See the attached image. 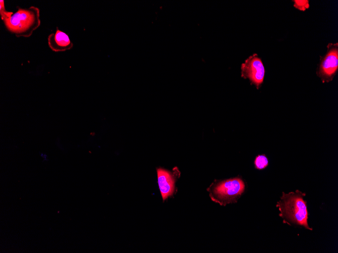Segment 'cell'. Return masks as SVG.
Here are the masks:
<instances>
[{
	"instance_id": "obj_1",
	"label": "cell",
	"mask_w": 338,
	"mask_h": 253,
	"mask_svg": "<svg viewBox=\"0 0 338 253\" xmlns=\"http://www.w3.org/2000/svg\"><path fill=\"white\" fill-rule=\"evenodd\" d=\"M304 195L299 190L287 194L283 192L277 207L284 223L297 224L312 230L308 224V211L306 202L303 199Z\"/></svg>"
},
{
	"instance_id": "obj_2",
	"label": "cell",
	"mask_w": 338,
	"mask_h": 253,
	"mask_svg": "<svg viewBox=\"0 0 338 253\" xmlns=\"http://www.w3.org/2000/svg\"><path fill=\"white\" fill-rule=\"evenodd\" d=\"M8 31L16 37H30L40 25V11L35 6L27 9L17 7V11L3 20Z\"/></svg>"
},
{
	"instance_id": "obj_3",
	"label": "cell",
	"mask_w": 338,
	"mask_h": 253,
	"mask_svg": "<svg viewBox=\"0 0 338 253\" xmlns=\"http://www.w3.org/2000/svg\"><path fill=\"white\" fill-rule=\"evenodd\" d=\"M338 69V43H329L327 51L320 57L317 74L323 82L331 81Z\"/></svg>"
},
{
	"instance_id": "obj_4",
	"label": "cell",
	"mask_w": 338,
	"mask_h": 253,
	"mask_svg": "<svg viewBox=\"0 0 338 253\" xmlns=\"http://www.w3.org/2000/svg\"><path fill=\"white\" fill-rule=\"evenodd\" d=\"M241 77L248 78L257 88L263 82L265 68L262 60L257 54H254L246 59L241 66Z\"/></svg>"
},
{
	"instance_id": "obj_5",
	"label": "cell",
	"mask_w": 338,
	"mask_h": 253,
	"mask_svg": "<svg viewBox=\"0 0 338 253\" xmlns=\"http://www.w3.org/2000/svg\"><path fill=\"white\" fill-rule=\"evenodd\" d=\"M244 187L243 181L239 178H235L219 183L215 186L213 192L219 199L229 203L240 195L243 192Z\"/></svg>"
},
{
	"instance_id": "obj_6",
	"label": "cell",
	"mask_w": 338,
	"mask_h": 253,
	"mask_svg": "<svg viewBox=\"0 0 338 253\" xmlns=\"http://www.w3.org/2000/svg\"><path fill=\"white\" fill-rule=\"evenodd\" d=\"M50 48L54 52H61L69 50L73 47V43L68 35L57 27L56 32L51 33L48 37Z\"/></svg>"
},
{
	"instance_id": "obj_7",
	"label": "cell",
	"mask_w": 338,
	"mask_h": 253,
	"mask_svg": "<svg viewBox=\"0 0 338 253\" xmlns=\"http://www.w3.org/2000/svg\"><path fill=\"white\" fill-rule=\"evenodd\" d=\"M158 183L163 200L172 195L174 191V180L171 174L166 170L159 168L157 170Z\"/></svg>"
},
{
	"instance_id": "obj_8",
	"label": "cell",
	"mask_w": 338,
	"mask_h": 253,
	"mask_svg": "<svg viewBox=\"0 0 338 253\" xmlns=\"http://www.w3.org/2000/svg\"><path fill=\"white\" fill-rule=\"evenodd\" d=\"M255 164L257 169H264L266 167L268 164V159L264 155H259L256 158Z\"/></svg>"
},
{
	"instance_id": "obj_9",
	"label": "cell",
	"mask_w": 338,
	"mask_h": 253,
	"mask_svg": "<svg viewBox=\"0 0 338 253\" xmlns=\"http://www.w3.org/2000/svg\"><path fill=\"white\" fill-rule=\"evenodd\" d=\"M292 2H293V7L301 11H306L310 7L308 0H294Z\"/></svg>"
},
{
	"instance_id": "obj_10",
	"label": "cell",
	"mask_w": 338,
	"mask_h": 253,
	"mask_svg": "<svg viewBox=\"0 0 338 253\" xmlns=\"http://www.w3.org/2000/svg\"><path fill=\"white\" fill-rule=\"evenodd\" d=\"M14 13L6 11L5 7L4 1H0V15L2 20L9 18Z\"/></svg>"
},
{
	"instance_id": "obj_11",
	"label": "cell",
	"mask_w": 338,
	"mask_h": 253,
	"mask_svg": "<svg viewBox=\"0 0 338 253\" xmlns=\"http://www.w3.org/2000/svg\"><path fill=\"white\" fill-rule=\"evenodd\" d=\"M39 155H40V157L44 159L43 161H48L49 159H48V156L46 154L39 153Z\"/></svg>"
}]
</instances>
